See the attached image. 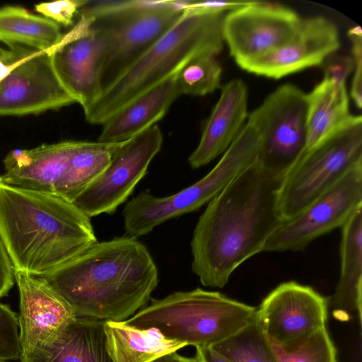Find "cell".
Wrapping results in <instances>:
<instances>
[{
	"label": "cell",
	"instance_id": "3",
	"mask_svg": "<svg viewBox=\"0 0 362 362\" xmlns=\"http://www.w3.org/2000/svg\"><path fill=\"white\" fill-rule=\"evenodd\" d=\"M0 239L14 271L39 277L98 241L90 218L73 203L13 187L1 176Z\"/></svg>",
	"mask_w": 362,
	"mask_h": 362
},
{
	"label": "cell",
	"instance_id": "23",
	"mask_svg": "<svg viewBox=\"0 0 362 362\" xmlns=\"http://www.w3.org/2000/svg\"><path fill=\"white\" fill-rule=\"evenodd\" d=\"M124 143L77 141L69 165L56 185L55 194L73 203L103 174Z\"/></svg>",
	"mask_w": 362,
	"mask_h": 362
},
{
	"label": "cell",
	"instance_id": "5",
	"mask_svg": "<svg viewBox=\"0 0 362 362\" xmlns=\"http://www.w3.org/2000/svg\"><path fill=\"white\" fill-rule=\"evenodd\" d=\"M257 308L218 291L199 288L153 299L125 322L155 328L166 339L197 347H213L233 336L255 317Z\"/></svg>",
	"mask_w": 362,
	"mask_h": 362
},
{
	"label": "cell",
	"instance_id": "11",
	"mask_svg": "<svg viewBox=\"0 0 362 362\" xmlns=\"http://www.w3.org/2000/svg\"><path fill=\"white\" fill-rule=\"evenodd\" d=\"M162 143L157 124L124 141L103 174L73 204L90 218L114 213L144 177Z\"/></svg>",
	"mask_w": 362,
	"mask_h": 362
},
{
	"label": "cell",
	"instance_id": "19",
	"mask_svg": "<svg viewBox=\"0 0 362 362\" xmlns=\"http://www.w3.org/2000/svg\"><path fill=\"white\" fill-rule=\"evenodd\" d=\"M179 72L142 94L109 118L102 124L98 141H125L156 124L180 95L177 84Z\"/></svg>",
	"mask_w": 362,
	"mask_h": 362
},
{
	"label": "cell",
	"instance_id": "21",
	"mask_svg": "<svg viewBox=\"0 0 362 362\" xmlns=\"http://www.w3.org/2000/svg\"><path fill=\"white\" fill-rule=\"evenodd\" d=\"M104 330L112 362H151L187 346L166 339L155 328L138 329L125 321H105Z\"/></svg>",
	"mask_w": 362,
	"mask_h": 362
},
{
	"label": "cell",
	"instance_id": "16",
	"mask_svg": "<svg viewBox=\"0 0 362 362\" xmlns=\"http://www.w3.org/2000/svg\"><path fill=\"white\" fill-rule=\"evenodd\" d=\"M76 144L77 141H64L13 149L4 159V172L0 176L15 187L55 194L56 185L65 173Z\"/></svg>",
	"mask_w": 362,
	"mask_h": 362
},
{
	"label": "cell",
	"instance_id": "9",
	"mask_svg": "<svg viewBox=\"0 0 362 362\" xmlns=\"http://www.w3.org/2000/svg\"><path fill=\"white\" fill-rule=\"evenodd\" d=\"M329 298L291 281L274 288L257 308L255 321L277 349L288 352L326 327Z\"/></svg>",
	"mask_w": 362,
	"mask_h": 362
},
{
	"label": "cell",
	"instance_id": "1",
	"mask_svg": "<svg viewBox=\"0 0 362 362\" xmlns=\"http://www.w3.org/2000/svg\"><path fill=\"white\" fill-rule=\"evenodd\" d=\"M287 173L258 160L208 204L192 240V269L204 286L223 288L259 252L284 218L279 194Z\"/></svg>",
	"mask_w": 362,
	"mask_h": 362
},
{
	"label": "cell",
	"instance_id": "38",
	"mask_svg": "<svg viewBox=\"0 0 362 362\" xmlns=\"http://www.w3.org/2000/svg\"><path fill=\"white\" fill-rule=\"evenodd\" d=\"M0 362H6V361H0Z\"/></svg>",
	"mask_w": 362,
	"mask_h": 362
},
{
	"label": "cell",
	"instance_id": "18",
	"mask_svg": "<svg viewBox=\"0 0 362 362\" xmlns=\"http://www.w3.org/2000/svg\"><path fill=\"white\" fill-rule=\"evenodd\" d=\"M340 273L329 305L340 321L362 318V208L341 228Z\"/></svg>",
	"mask_w": 362,
	"mask_h": 362
},
{
	"label": "cell",
	"instance_id": "32",
	"mask_svg": "<svg viewBox=\"0 0 362 362\" xmlns=\"http://www.w3.org/2000/svg\"><path fill=\"white\" fill-rule=\"evenodd\" d=\"M322 65L323 78L333 81L339 87L346 85V81L354 68L352 57L335 53L328 57Z\"/></svg>",
	"mask_w": 362,
	"mask_h": 362
},
{
	"label": "cell",
	"instance_id": "25",
	"mask_svg": "<svg viewBox=\"0 0 362 362\" xmlns=\"http://www.w3.org/2000/svg\"><path fill=\"white\" fill-rule=\"evenodd\" d=\"M212 348L231 362H279L274 346L255 317L240 332Z\"/></svg>",
	"mask_w": 362,
	"mask_h": 362
},
{
	"label": "cell",
	"instance_id": "4",
	"mask_svg": "<svg viewBox=\"0 0 362 362\" xmlns=\"http://www.w3.org/2000/svg\"><path fill=\"white\" fill-rule=\"evenodd\" d=\"M226 13L185 10L164 35L104 86L97 100L83 111L86 121L103 124L134 100L180 71L192 59L219 54L225 43Z\"/></svg>",
	"mask_w": 362,
	"mask_h": 362
},
{
	"label": "cell",
	"instance_id": "22",
	"mask_svg": "<svg viewBox=\"0 0 362 362\" xmlns=\"http://www.w3.org/2000/svg\"><path fill=\"white\" fill-rule=\"evenodd\" d=\"M307 141L304 153L341 127L353 115L349 111L346 85L339 87L324 78L307 93Z\"/></svg>",
	"mask_w": 362,
	"mask_h": 362
},
{
	"label": "cell",
	"instance_id": "12",
	"mask_svg": "<svg viewBox=\"0 0 362 362\" xmlns=\"http://www.w3.org/2000/svg\"><path fill=\"white\" fill-rule=\"evenodd\" d=\"M302 19L285 6L253 1L226 13L223 21L224 42L238 64L272 52L291 41Z\"/></svg>",
	"mask_w": 362,
	"mask_h": 362
},
{
	"label": "cell",
	"instance_id": "15",
	"mask_svg": "<svg viewBox=\"0 0 362 362\" xmlns=\"http://www.w3.org/2000/svg\"><path fill=\"white\" fill-rule=\"evenodd\" d=\"M340 47L336 25L322 16L303 18L295 37L282 47L238 65L258 76L279 79L320 66Z\"/></svg>",
	"mask_w": 362,
	"mask_h": 362
},
{
	"label": "cell",
	"instance_id": "31",
	"mask_svg": "<svg viewBox=\"0 0 362 362\" xmlns=\"http://www.w3.org/2000/svg\"><path fill=\"white\" fill-rule=\"evenodd\" d=\"M351 42V54L354 62L351 86V97L358 109L362 107V30L359 25L348 31Z\"/></svg>",
	"mask_w": 362,
	"mask_h": 362
},
{
	"label": "cell",
	"instance_id": "34",
	"mask_svg": "<svg viewBox=\"0 0 362 362\" xmlns=\"http://www.w3.org/2000/svg\"><path fill=\"white\" fill-rule=\"evenodd\" d=\"M14 281V270L0 239V298L7 295Z\"/></svg>",
	"mask_w": 362,
	"mask_h": 362
},
{
	"label": "cell",
	"instance_id": "27",
	"mask_svg": "<svg viewBox=\"0 0 362 362\" xmlns=\"http://www.w3.org/2000/svg\"><path fill=\"white\" fill-rule=\"evenodd\" d=\"M185 1H89L80 11L83 19L90 23L95 21L143 10L175 8L183 11Z\"/></svg>",
	"mask_w": 362,
	"mask_h": 362
},
{
	"label": "cell",
	"instance_id": "28",
	"mask_svg": "<svg viewBox=\"0 0 362 362\" xmlns=\"http://www.w3.org/2000/svg\"><path fill=\"white\" fill-rule=\"evenodd\" d=\"M274 349L279 362H338L337 349L326 327L293 351L284 352Z\"/></svg>",
	"mask_w": 362,
	"mask_h": 362
},
{
	"label": "cell",
	"instance_id": "33",
	"mask_svg": "<svg viewBox=\"0 0 362 362\" xmlns=\"http://www.w3.org/2000/svg\"><path fill=\"white\" fill-rule=\"evenodd\" d=\"M252 2L253 1H189L185 10L194 13H224Z\"/></svg>",
	"mask_w": 362,
	"mask_h": 362
},
{
	"label": "cell",
	"instance_id": "36",
	"mask_svg": "<svg viewBox=\"0 0 362 362\" xmlns=\"http://www.w3.org/2000/svg\"><path fill=\"white\" fill-rule=\"evenodd\" d=\"M151 362H197L194 358H187L177 354L176 352L165 354Z\"/></svg>",
	"mask_w": 362,
	"mask_h": 362
},
{
	"label": "cell",
	"instance_id": "10",
	"mask_svg": "<svg viewBox=\"0 0 362 362\" xmlns=\"http://www.w3.org/2000/svg\"><path fill=\"white\" fill-rule=\"evenodd\" d=\"M16 46L18 57L0 81V116L39 114L76 103L54 69L50 51Z\"/></svg>",
	"mask_w": 362,
	"mask_h": 362
},
{
	"label": "cell",
	"instance_id": "7",
	"mask_svg": "<svg viewBox=\"0 0 362 362\" xmlns=\"http://www.w3.org/2000/svg\"><path fill=\"white\" fill-rule=\"evenodd\" d=\"M307 93L286 83L270 93L248 114L261 135L258 162L288 173L305 152L307 141Z\"/></svg>",
	"mask_w": 362,
	"mask_h": 362
},
{
	"label": "cell",
	"instance_id": "26",
	"mask_svg": "<svg viewBox=\"0 0 362 362\" xmlns=\"http://www.w3.org/2000/svg\"><path fill=\"white\" fill-rule=\"evenodd\" d=\"M216 57H197L180 71L177 84L180 95L203 96L220 87L222 68Z\"/></svg>",
	"mask_w": 362,
	"mask_h": 362
},
{
	"label": "cell",
	"instance_id": "8",
	"mask_svg": "<svg viewBox=\"0 0 362 362\" xmlns=\"http://www.w3.org/2000/svg\"><path fill=\"white\" fill-rule=\"evenodd\" d=\"M362 208V163L347 172L294 217L283 220L262 252L304 250L316 238L341 228Z\"/></svg>",
	"mask_w": 362,
	"mask_h": 362
},
{
	"label": "cell",
	"instance_id": "17",
	"mask_svg": "<svg viewBox=\"0 0 362 362\" xmlns=\"http://www.w3.org/2000/svg\"><path fill=\"white\" fill-rule=\"evenodd\" d=\"M247 88L242 80H231L222 87L199 143L188 158L192 168L207 165L228 149L247 121Z\"/></svg>",
	"mask_w": 362,
	"mask_h": 362
},
{
	"label": "cell",
	"instance_id": "20",
	"mask_svg": "<svg viewBox=\"0 0 362 362\" xmlns=\"http://www.w3.org/2000/svg\"><path fill=\"white\" fill-rule=\"evenodd\" d=\"M104 323L76 317L52 342L21 362H112Z\"/></svg>",
	"mask_w": 362,
	"mask_h": 362
},
{
	"label": "cell",
	"instance_id": "35",
	"mask_svg": "<svg viewBox=\"0 0 362 362\" xmlns=\"http://www.w3.org/2000/svg\"><path fill=\"white\" fill-rule=\"evenodd\" d=\"M194 358L197 362H231L212 347H197Z\"/></svg>",
	"mask_w": 362,
	"mask_h": 362
},
{
	"label": "cell",
	"instance_id": "2",
	"mask_svg": "<svg viewBox=\"0 0 362 362\" xmlns=\"http://www.w3.org/2000/svg\"><path fill=\"white\" fill-rule=\"evenodd\" d=\"M42 278L76 317L120 322L148 303L158 272L147 247L127 235L96 241Z\"/></svg>",
	"mask_w": 362,
	"mask_h": 362
},
{
	"label": "cell",
	"instance_id": "6",
	"mask_svg": "<svg viewBox=\"0 0 362 362\" xmlns=\"http://www.w3.org/2000/svg\"><path fill=\"white\" fill-rule=\"evenodd\" d=\"M362 163V117L341 127L305 152L284 178L279 194L284 220L290 219Z\"/></svg>",
	"mask_w": 362,
	"mask_h": 362
},
{
	"label": "cell",
	"instance_id": "29",
	"mask_svg": "<svg viewBox=\"0 0 362 362\" xmlns=\"http://www.w3.org/2000/svg\"><path fill=\"white\" fill-rule=\"evenodd\" d=\"M21 353L18 315L0 303V361L20 359Z\"/></svg>",
	"mask_w": 362,
	"mask_h": 362
},
{
	"label": "cell",
	"instance_id": "30",
	"mask_svg": "<svg viewBox=\"0 0 362 362\" xmlns=\"http://www.w3.org/2000/svg\"><path fill=\"white\" fill-rule=\"evenodd\" d=\"M88 2L86 0H60L38 4L35 8L42 16L59 25L69 26L73 24L76 14Z\"/></svg>",
	"mask_w": 362,
	"mask_h": 362
},
{
	"label": "cell",
	"instance_id": "24",
	"mask_svg": "<svg viewBox=\"0 0 362 362\" xmlns=\"http://www.w3.org/2000/svg\"><path fill=\"white\" fill-rule=\"evenodd\" d=\"M60 25L16 6L0 8V42L40 51H51L62 40Z\"/></svg>",
	"mask_w": 362,
	"mask_h": 362
},
{
	"label": "cell",
	"instance_id": "14",
	"mask_svg": "<svg viewBox=\"0 0 362 362\" xmlns=\"http://www.w3.org/2000/svg\"><path fill=\"white\" fill-rule=\"evenodd\" d=\"M20 296V337L23 360L52 342L76 315L42 277L14 271Z\"/></svg>",
	"mask_w": 362,
	"mask_h": 362
},
{
	"label": "cell",
	"instance_id": "37",
	"mask_svg": "<svg viewBox=\"0 0 362 362\" xmlns=\"http://www.w3.org/2000/svg\"><path fill=\"white\" fill-rule=\"evenodd\" d=\"M16 49L13 47L6 49L0 45V59L11 63L16 59Z\"/></svg>",
	"mask_w": 362,
	"mask_h": 362
},
{
	"label": "cell",
	"instance_id": "13",
	"mask_svg": "<svg viewBox=\"0 0 362 362\" xmlns=\"http://www.w3.org/2000/svg\"><path fill=\"white\" fill-rule=\"evenodd\" d=\"M175 8L143 10L95 21L89 25L108 41L103 87L164 35L182 16Z\"/></svg>",
	"mask_w": 362,
	"mask_h": 362
}]
</instances>
